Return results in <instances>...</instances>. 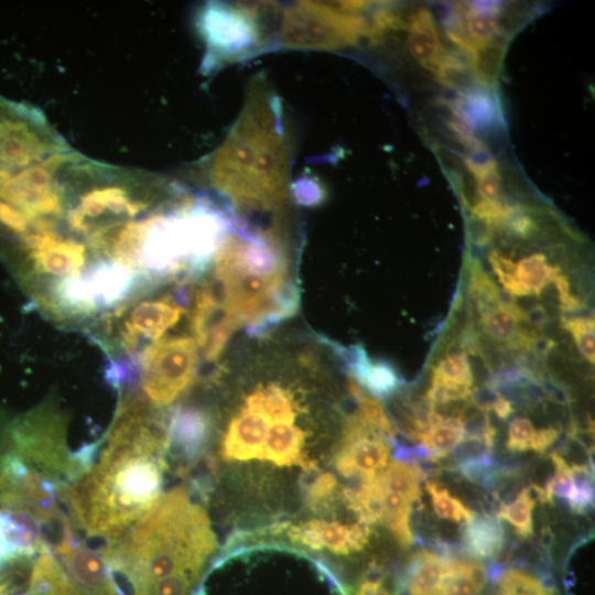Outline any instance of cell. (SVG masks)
I'll return each instance as SVG.
<instances>
[{
    "instance_id": "obj_1",
    "label": "cell",
    "mask_w": 595,
    "mask_h": 595,
    "mask_svg": "<svg viewBox=\"0 0 595 595\" xmlns=\"http://www.w3.org/2000/svg\"><path fill=\"white\" fill-rule=\"evenodd\" d=\"M278 96L262 80L250 85L244 107L209 159L212 186L238 210L270 212L290 192L292 147Z\"/></svg>"
},
{
    "instance_id": "obj_2",
    "label": "cell",
    "mask_w": 595,
    "mask_h": 595,
    "mask_svg": "<svg viewBox=\"0 0 595 595\" xmlns=\"http://www.w3.org/2000/svg\"><path fill=\"white\" fill-rule=\"evenodd\" d=\"M163 466L162 457L102 450L88 470L57 494L74 527L113 542L161 496Z\"/></svg>"
},
{
    "instance_id": "obj_3",
    "label": "cell",
    "mask_w": 595,
    "mask_h": 595,
    "mask_svg": "<svg viewBox=\"0 0 595 595\" xmlns=\"http://www.w3.org/2000/svg\"><path fill=\"white\" fill-rule=\"evenodd\" d=\"M217 545L205 510L185 488L159 497L117 541L100 550L104 561L129 563L153 578L178 572H202Z\"/></svg>"
},
{
    "instance_id": "obj_4",
    "label": "cell",
    "mask_w": 595,
    "mask_h": 595,
    "mask_svg": "<svg viewBox=\"0 0 595 595\" xmlns=\"http://www.w3.org/2000/svg\"><path fill=\"white\" fill-rule=\"evenodd\" d=\"M376 1H300L283 11L280 45L299 50H342L366 36L374 41L371 15Z\"/></svg>"
},
{
    "instance_id": "obj_5",
    "label": "cell",
    "mask_w": 595,
    "mask_h": 595,
    "mask_svg": "<svg viewBox=\"0 0 595 595\" xmlns=\"http://www.w3.org/2000/svg\"><path fill=\"white\" fill-rule=\"evenodd\" d=\"M9 453L18 456L56 488L75 478L65 443V422L51 408H40L14 423L8 434Z\"/></svg>"
},
{
    "instance_id": "obj_6",
    "label": "cell",
    "mask_w": 595,
    "mask_h": 595,
    "mask_svg": "<svg viewBox=\"0 0 595 595\" xmlns=\"http://www.w3.org/2000/svg\"><path fill=\"white\" fill-rule=\"evenodd\" d=\"M142 388L158 405L171 403L191 383L197 365V349L190 337L155 342L140 357Z\"/></svg>"
},
{
    "instance_id": "obj_7",
    "label": "cell",
    "mask_w": 595,
    "mask_h": 595,
    "mask_svg": "<svg viewBox=\"0 0 595 595\" xmlns=\"http://www.w3.org/2000/svg\"><path fill=\"white\" fill-rule=\"evenodd\" d=\"M198 25L214 63L236 60L259 46L253 11L210 3L199 14Z\"/></svg>"
},
{
    "instance_id": "obj_8",
    "label": "cell",
    "mask_w": 595,
    "mask_h": 595,
    "mask_svg": "<svg viewBox=\"0 0 595 595\" xmlns=\"http://www.w3.org/2000/svg\"><path fill=\"white\" fill-rule=\"evenodd\" d=\"M389 453L388 441L357 414L350 418L345 429L336 467L344 476H360L368 480L386 468Z\"/></svg>"
},
{
    "instance_id": "obj_9",
    "label": "cell",
    "mask_w": 595,
    "mask_h": 595,
    "mask_svg": "<svg viewBox=\"0 0 595 595\" xmlns=\"http://www.w3.org/2000/svg\"><path fill=\"white\" fill-rule=\"evenodd\" d=\"M238 322L210 286L202 288L196 296L192 328L207 359H216L223 351Z\"/></svg>"
},
{
    "instance_id": "obj_10",
    "label": "cell",
    "mask_w": 595,
    "mask_h": 595,
    "mask_svg": "<svg viewBox=\"0 0 595 595\" xmlns=\"http://www.w3.org/2000/svg\"><path fill=\"white\" fill-rule=\"evenodd\" d=\"M22 239L40 273L67 277L79 272L85 262L84 245L64 239L53 230L26 231Z\"/></svg>"
},
{
    "instance_id": "obj_11",
    "label": "cell",
    "mask_w": 595,
    "mask_h": 595,
    "mask_svg": "<svg viewBox=\"0 0 595 595\" xmlns=\"http://www.w3.org/2000/svg\"><path fill=\"white\" fill-rule=\"evenodd\" d=\"M295 543L312 549H327L337 554L360 550L368 540L369 524L359 521L353 526L311 520L293 527L288 532Z\"/></svg>"
},
{
    "instance_id": "obj_12",
    "label": "cell",
    "mask_w": 595,
    "mask_h": 595,
    "mask_svg": "<svg viewBox=\"0 0 595 595\" xmlns=\"http://www.w3.org/2000/svg\"><path fill=\"white\" fill-rule=\"evenodd\" d=\"M145 206L142 202L132 201L123 187L104 185L94 187L80 197L77 207L67 213V223L76 232L86 234L90 229V218H98L107 213L134 217Z\"/></svg>"
},
{
    "instance_id": "obj_13",
    "label": "cell",
    "mask_w": 595,
    "mask_h": 595,
    "mask_svg": "<svg viewBox=\"0 0 595 595\" xmlns=\"http://www.w3.org/2000/svg\"><path fill=\"white\" fill-rule=\"evenodd\" d=\"M83 275L95 310L119 304L137 282V272L115 260L98 261Z\"/></svg>"
},
{
    "instance_id": "obj_14",
    "label": "cell",
    "mask_w": 595,
    "mask_h": 595,
    "mask_svg": "<svg viewBox=\"0 0 595 595\" xmlns=\"http://www.w3.org/2000/svg\"><path fill=\"white\" fill-rule=\"evenodd\" d=\"M209 418L204 411L192 408H176L166 426V448L171 447L185 459L196 457L209 436Z\"/></svg>"
},
{
    "instance_id": "obj_15",
    "label": "cell",
    "mask_w": 595,
    "mask_h": 595,
    "mask_svg": "<svg viewBox=\"0 0 595 595\" xmlns=\"http://www.w3.org/2000/svg\"><path fill=\"white\" fill-rule=\"evenodd\" d=\"M181 314V306L170 298L138 304L126 322L125 343L133 346L139 337L158 339L177 323Z\"/></svg>"
},
{
    "instance_id": "obj_16",
    "label": "cell",
    "mask_w": 595,
    "mask_h": 595,
    "mask_svg": "<svg viewBox=\"0 0 595 595\" xmlns=\"http://www.w3.org/2000/svg\"><path fill=\"white\" fill-rule=\"evenodd\" d=\"M268 420L249 409L238 415L229 425L224 455L227 458H262L268 434Z\"/></svg>"
},
{
    "instance_id": "obj_17",
    "label": "cell",
    "mask_w": 595,
    "mask_h": 595,
    "mask_svg": "<svg viewBox=\"0 0 595 595\" xmlns=\"http://www.w3.org/2000/svg\"><path fill=\"white\" fill-rule=\"evenodd\" d=\"M407 46L410 55L429 72L440 61L446 48L442 45L431 11L419 8L408 21Z\"/></svg>"
},
{
    "instance_id": "obj_18",
    "label": "cell",
    "mask_w": 595,
    "mask_h": 595,
    "mask_svg": "<svg viewBox=\"0 0 595 595\" xmlns=\"http://www.w3.org/2000/svg\"><path fill=\"white\" fill-rule=\"evenodd\" d=\"M451 556L421 550L414 554L405 573L409 595H442V583L448 570Z\"/></svg>"
},
{
    "instance_id": "obj_19",
    "label": "cell",
    "mask_w": 595,
    "mask_h": 595,
    "mask_svg": "<svg viewBox=\"0 0 595 595\" xmlns=\"http://www.w3.org/2000/svg\"><path fill=\"white\" fill-rule=\"evenodd\" d=\"M463 551L473 559L496 558L504 545V529L499 520L477 515L466 522L463 531Z\"/></svg>"
},
{
    "instance_id": "obj_20",
    "label": "cell",
    "mask_w": 595,
    "mask_h": 595,
    "mask_svg": "<svg viewBox=\"0 0 595 595\" xmlns=\"http://www.w3.org/2000/svg\"><path fill=\"white\" fill-rule=\"evenodd\" d=\"M346 367L359 385L375 397L386 399L399 388L400 379L396 369L386 361L370 360L365 349Z\"/></svg>"
},
{
    "instance_id": "obj_21",
    "label": "cell",
    "mask_w": 595,
    "mask_h": 595,
    "mask_svg": "<svg viewBox=\"0 0 595 595\" xmlns=\"http://www.w3.org/2000/svg\"><path fill=\"white\" fill-rule=\"evenodd\" d=\"M303 437V432L293 422H273L268 429L262 458L278 465L302 463Z\"/></svg>"
},
{
    "instance_id": "obj_22",
    "label": "cell",
    "mask_w": 595,
    "mask_h": 595,
    "mask_svg": "<svg viewBox=\"0 0 595 595\" xmlns=\"http://www.w3.org/2000/svg\"><path fill=\"white\" fill-rule=\"evenodd\" d=\"M422 475L423 470L416 464L392 461L377 475V479L385 490L399 494L413 502L420 500Z\"/></svg>"
},
{
    "instance_id": "obj_23",
    "label": "cell",
    "mask_w": 595,
    "mask_h": 595,
    "mask_svg": "<svg viewBox=\"0 0 595 595\" xmlns=\"http://www.w3.org/2000/svg\"><path fill=\"white\" fill-rule=\"evenodd\" d=\"M379 487L381 498L380 521H382L402 545H411L413 543V534L409 526V518L412 502L399 494L385 490L380 484Z\"/></svg>"
},
{
    "instance_id": "obj_24",
    "label": "cell",
    "mask_w": 595,
    "mask_h": 595,
    "mask_svg": "<svg viewBox=\"0 0 595 595\" xmlns=\"http://www.w3.org/2000/svg\"><path fill=\"white\" fill-rule=\"evenodd\" d=\"M248 409L271 422H293L295 412L290 396L277 386L255 391L247 400Z\"/></svg>"
},
{
    "instance_id": "obj_25",
    "label": "cell",
    "mask_w": 595,
    "mask_h": 595,
    "mask_svg": "<svg viewBox=\"0 0 595 595\" xmlns=\"http://www.w3.org/2000/svg\"><path fill=\"white\" fill-rule=\"evenodd\" d=\"M464 439V429L458 419L443 418L437 413L430 428L420 436L422 444L434 454L436 461L454 451Z\"/></svg>"
},
{
    "instance_id": "obj_26",
    "label": "cell",
    "mask_w": 595,
    "mask_h": 595,
    "mask_svg": "<svg viewBox=\"0 0 595 595\" xmlns=\"http://www.w3.org/2000/svg\"><path fill=\"white\" fill-rule=\"evenodd\" d=\"M561 272L559 266H550L542 253L522 258L516 264V279L529 295L539 296L543 289Z\"/></svg>"
},
{
    "instance_id": "obj_27",
    "label": "cell",
    "mask_w": 595,
    "mask_h": 595,
    "mask_svg": "<svg viewBox=\"0 0 595 595\" xmlns=\"http://www.w3.org/2000/svg\"><path fill=\"white\" fill-rule=\"evenodd\" d=\"M479 318L488 337L508 348L517 336L518 322L524 318V312L496 307Z\"/></svg>"
},
{
    "instance_id": "obj_28",
    "label": "cell",
    "mask_w": 595,
    "mask_h": 595,
    "mask_svg": "<svg viewBox=\"0 0 595 595\" xmlns=\"http://www.w3.org/2000/svg\"><path fill=\"white\" fill-rule=\"evenodd\" d=\"M536 499L529 487L521 490L510 504H501L497 510V519L507 520L518 536L529 538L532 534V509Z\"/></svg>"
},
{
    "instance_id": "obj_29",
    "label": "cell",
    "mask_w": 595,
    "mask_h": 595,
    "mask_svg": "<svg viewBox=\"0 0 595 595\" xmlns=\"http://www.w3.org/2000/svg\"><path fill=\"white\" fill-rule=\"evenodd\" d=\"M433 379L445 383L472 387L474 375L463 349L452 350L433 368Z\"/></svg>"
},
{
    "instance_id": "obj_30",
    "label": "cell",
    "mask_w": 595,
    "mask_h": 595,
    "mask_svg": "<svg viewBox=\"0 0 595 595\" xmlns=\"http://www.w3.org/2000/svg\"><path fill=\"white\" fill-rule=\"evenodd\" d=\"M354 397L359 403V415L387 441L394 443L396 428L389 420L382 404L375 398L363 393L361 389L351 383Z\"/></svg>"
},
{
    "instance_id": "obj_31",
    "label": "cell",
    "mask_w": 595,
    "mask_h": 595,
    "mask_svg": "<svg viewBox=\"0 0 595 595\" xmlns=\"http://www.w3.org/2000/svg\"><path fill=\"white\" fill-rule=\"evenodd\" d=\"M425 489L431 497L434 512L440 518L454 522L465 521L466 523L476 516L473 510L452 497L446 489L439 488L436 484L426 482Z\"/></svg>"
},
{
    "instance_id": "obj_32",
    "label": "cell",
    "mask_w": 595,
    "mask_h": 595,
    "mask_svg": "<svg viewBox=\"0 0 595 595\" xmlns=\"http://www.w3.org/2000/svg\"><path fill=\"white\" fill-rule=\"evenodd\" d=\"M573 476V487L567 496V502L573 511L586 513L594 506V484L591 469L585 465H570Z\"/></svg>"
},
{
    "instance_id": "obj_33",
    "label": "cell",
    "mask_w": 595,
    "mask_h": 595,
    "mask_svg": "<svg viewBox=\"0 0 595 595\" xmlns=\"http://www.w3.org/2000/svg\"><path fill=\"white\" fill-rule=\"evenodd\" d=\"M561 326L571 333L580 353L593 365L595 360L594 318L588 316H562Z\"/></svg>"
},
{
    "instance_id": "obj_34",
    "label": "cell",
    "mask_w": 595,
    "mask_h": 595,
    "mask_svg": "<svg viewBox=\"0 0 595 595\" xmlns=\"http://www.w3.org/2000/svg\"><path fill=\"white\" fill-rule=\"evenodd\" d=\"M555 467V474L547 482L544 491L553 500V495L567 498L573 487L571 466L558 453L551 454Z\"/></svg>"
},
{
    "instance_id": "obj_35",
    "label": "cell",
    "mask_w": 595,
    "mask_h": 595,
    "mask_svg": "<svg viewBox=\"0 0 595 595\" xmlns=\"http://www.w3.org/2000/svg\"><path fill=\"white\" fill-rule=\"evenodd\" d=\"M538 223L528 213V208L513 205L512 212L507 218L502 230L521 239H528L538 231Z\"/></svg>"
},
{
    "instance_id": "obj_36",
    "label": "cell",
    "mask_w": 595,
    "mask_h": 595,
    "mask_svg": "<svg viewBox=\"0 0 595 595\" xmlns=\"http://www.w3.org/2000/svg\"><path fill=\"white\" fill-rule=\"evenodd\" d=\"M534 428L527 418H515L508 426L507 448L511 452L530 450Z\"/></svg>"
},
{
    "instance_id": "obj_37",
    "label": "cell",
    "mask_w": 595,
    "mask_h": 595,
    "mask_svg": "<svg viewBox=\"0 0 595 595\" xmlns=\"http://www.w3.org/2000/svg\"><path fill=\"white\" fill-rule=\"evenodd\" d=\"M552 282L555 284L559 307L564 313L580 311L584 307L583 301L571 292L569 278L561 272L558 273Z\"/></svg>"
},
{
    "instance_id": "obj_38",
    "label": "cell",
    "mask_w": 595,
    "mask_h": 595,
    "mask_svg": "<svg viewBox=\"0 0 595 595\" xmlns=\"http://www.w3.org/2000/svg\"><path fill=\"white\" fill-rule=\"evenodd\" d=\"M466 232L470 244L485 247L493 240L495 228L488 221L469 214L466 220Z\"/></svg>"
},
{
    "instance_id": "obj_39",
    "label": "cell",
    "mask_w": 595,
    "mask_h": 595,
    "mask_svg": "<svg viewBox=\"0 0 595 595\" xmlns=\"http://www.w3.org/2000/svg\"><path fill=\"white\" fill-rule=\"evenodd\" d=\"M0 223L13 231L25 234L30 228L29 218L15 207L1 202Z\"/></svg>"
},
{
    "instance_id": "obj_40",
    "label": "cell",
    "mask_w": 595,
    "mask_h": 595,
    "mask_svg": "<svg viewBox=\"0 0 595 595\" xmlns=\"http://www.w3.org/2000/svg\"><path fill=\"white\" fill-rule=\"evenodd\" d=\"M0 506L6 510H19L21 501L15 489L0 468Z\"/></svg>"
},
{
    "instance_id": "obj_41",
    "label": "cell",
    "mask_w": 595,
    "mask_h": 595,
    "mask_svg": "<svg viewBox=\"0 0 595 595\" xmlns=\"http://www.w3.org/2000/svg\"><path fill=\"white\" fill-rule=\"evenodd\" d=\"M336 480L333 475L325 474L316 479L310 490V500L313 504L321 502L326 499L334 490Z\"/></svg>"
},
{
    "instance_id": "obj_42",
    "label": "cell",
    "mask_w": 595,
    "mask_h": 595,
    "mask_svg": "<svg viewBox=\"0 0 595 595\" xmlns=\"http://www.w3.org/2000/svg\"><path fill=\"white\" fill-rule=\"evenodd\" d=\"M559 431L554 426H548L534 431L530 443V450L544 453L558 439Z\"/></svg>"
},
{
    "instance_id": "obj_43",
    "label": "cell",
    "mask_w": 595,
    "mask_h": 595,
    "mask_svg": "<svg viewBox=\"0 0 595 595\" xmlns=\"http://www.w3.org/2000/svg\"><path fill=\"white\" fill-rule=\"evenodd\" d=\"M524 321L536 331L541 332L549 322V315L542 304H536L524 311Z\"/></svg>"
},
{
    "instance_id": "obj_44",
    "label": "cell",
    "mask_w": 595,
    "mask_h": 595,
    "mask_svg": "<svg viewBox=\"0 0 595 595\" xmlns=\"http://www.w3.org/2000/svg\"><path fill=\"white\" fill-rule=\"evenodd\" d=\"M490 409L495 412V414L499 419H502V420L508 419L513 412L511 401L508 400L502 394H500L499 392L497 393L495 400L493 401Z\"/></svg>"
},
{
    "instance_id": "obj_45",
    "label": "cell",
    "mask_w": 595,
    "mask_h": 595,
    "mask_svg": "<svg viewBox=\"0 0 595 595\" xmlns=\"http://www.w3.org/2000/svg\"><path fill=\"white\" fill-rule=\"evenodd\" d=\"M0 205H1V201H0Z\"/></svg>"
}]
</instances>
